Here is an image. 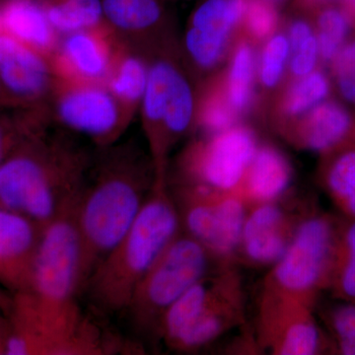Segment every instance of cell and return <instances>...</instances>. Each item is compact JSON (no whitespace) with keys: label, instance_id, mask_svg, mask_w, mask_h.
I'll return each mask as SVG.
<instances>
[{"label":"cell","instance_id":"1","mask_svg":"<svg viewBox=\"0 0 355 355\" xmlns=\"http://www.w3.org/2000/svg\"><path fill=\"white\" fill-rule=\"evenodd\" d=\"M77 202L43 228L29 288L21 300L22 331L36 354L102 352L99 338L77 303L83 291Z\"/></svg>","mask_w":355,"mask_h":355},{"label":"cell","instance_id":"2","mask_svg":"<svg viewBox=\"0 0 355 355\" xmlns=\"http://www.w3.org/2000/svg\"><path fill=\"white\" fill-rule=\"evenodd\" d=\"M88 169L81 149L38 130L0 165V205L44 227L79 200Z\"/></svg>","mask_w":355,"mask_h":355},{"label":"cell","instance_id":"3","mask_svg":"<svg viewBox=\"0 0 355 355\" xmlns=\"http://www.w3.org/2000/svg\"><path fill=\"white\" fill-rule=\"evenodd\" d=\"M86 182L76 207L83 291L89 277L128 232L153 189L155 171L133 150L118 149L103 159Z\"/></svg>","mask_w":355,"mask_h":355},{"label":"cell","instance_id":"4","mask_svg":"<svg viewBox=\"0 0 355 355\" xmlns=\"http://www.w3.org/2000/svg\"><path fill=\"white\" fill-rule=\"evenodd\" d=\"M181 232L179 211L166 178H155L132 225L89 277L84 291L92 304L105 314L127 311L139 282Z\"/></svg>","mask_w":355,"mask_h":355},{"label":"cell","instance_id":"5","mask_svg":"<svg viewBox=\"0 0 355 355\" xmlns=\"http://www.w3.org/2000/svg\"><path fill=\"white\" fill-rule=\"evenodd\" d=\"M340 223V216L313 205L286 253L270 266L261 293L298 299L317 308L320 296L330 286Z\"/></svg>","mask_w":355,"mask_h":355},{"label":"cell","instance_id":"6","mask_svg":"<svg viewBox=\"0 0 355 355\" xmlns=\"http://www.w3.org/2000/svg\"><path fill=\"white\" fill-rule=\"evenodd\" d=\"M219 265L200 243L182 230L133 293L127 311L137 330L158 335L168 308Z\"/></svg>","mask_w":355,"mask_h":355},{"label":"cell","instance_id":"7","mask_svg":"<svg viewBox=\"0 0 355 355\" xmlns=\"http://www.w3.org/2000/svg\"><path fill=\"white\" fill-rule=\"evenodd\" d=\"M140 109L155 177H166L169 149L190 130L196 118L193 89L171 60H158L149 65L148 81Z\"/></svg>","mask_w":355,"mask_h":355},{"label":"cell","instance_id":"8","mask_svg":"<svg viewBox=\"0 0 355 355\" xmlns=\"http://www.w3.org/2000/svg\"><path fill=\"white\" fill-rule=\"evenodd\" d=\"M182 230L202 245L218 263H237L248 205L237 193L181 184L172 193Z\"/></svg>","mask_w":355,"mask_h":355},{"label":"cell","instance_id":"9","mask_svg":"<svg viewBox=\"0 0 355 355\" xmlns=\"http://www.w3.org/2000/svg\"><path fill=\"white\" fill-rule=\"evenodd\" d=\"M258 146L253 130L241 125L196 142L182 159V184L236 193Z\"/></svg>","mask_w":355,"mask_h":355},{"label":"cell","instance_id":"10","mask_svg":"<svg viewBox=\"0 0 355 355\" xmlns=\"http://www.w3.org/2000/svg\"><path fill=\"white\" fill-rule=\"evenodd\" d=\"M316 309L298 299L261 293L259 347L275 355L334 354L330 336L318 324Z\"/></svg>","mask_w":355,"mask_h":355},{"label":"cell","instance_id":"11","mask_svg":"<svg viewBox=\"0 0 355 355\" xmlns=\"http://www.w3.org/2000/svg\"><path fill=\"white\" fill-rule=\"evenodd\" d=\"M244 323L245 292L241 275L236 263H222L207 275L197 315L170 349L180 352H197Z\"/></svg>","mask_w":355,"mask_h":355},{"label":"cell","instance_id":"12","mask_svg":"<svg viewBox=\"0 0 355 355\" xmlns=\"http://www.w3.org/2000/svg\"><path fill=\"white\" fill-rule=\"evenodd\" d=\"M53 95L58 121L99 146L113 144L130 123L120 102L104 84L58 78Z\"/></svg>","mask_w":355,"mask_h":355},{"label":"cell","instance_id":"13","mask_svg":"<svg viewBox=\"0 0 355 355\" xmlns=\"http://www.w3.org/2000/svg\"><path fill=\"white\" fill-rule=\"evenodd\" d=\"M314 203L297 214L284 200L248 207L236 261L254 266H272L286 253L299 224Z\"/></svg>","mask_w":355,"mask_h":355},{"label":"cell","instance_id":"14","mask_svg":"<svg viewBox=\"0 0 355 355\" xmlns=\"http://www.w3.org/2000/svg\"><path fill=\"white\" fill-rule=\"evenodd\" d=\"M0 80L15 108L35 109L57 84L50 58L0 32Z\"/></svg>","mask_w":355,"mask_h":355},{"label":"cell","instance_id":"15","mask_svg":"<svg viewBox=\"0 0 355 355\" xmlns=\"http://www.w3.org/2000/svg\"><path fill=\"white\" fill-rule=\"evenodd\" d=\"M248 0H203L191 14L184 48L193 64L209 70L227 51L233 32L244 20Z\"/></svg>","mask_w":355,"mask_h":355},{"label":"cell","instance_id":"16","mask_svg":"<svg viewBox=\"0 0 355 355\" xmlns=\"http://www.w3.org/2000/svg\"><path fill=\"white\" fill-rule=\"evenodd\" d=\"M112 33L105 24L65 35L50 57L58 78L106 85L118 46Z\"/></svg>","mask_w":355,"mask_h":355},{"label":"cell","instance_id":"17","mask_svg":"<svg viewBox=\"0 0 355 355\" xmlns=\"http://www.w3.org/2000/svg\"><path fill=\"white\" fill-rule=\"evenodd\" d=\"M43 228L0 205V277L23 291L29 288Z\"/></svg>","mask_w":355,"mask_h":355},{"label":"cell","instance_id":"18","mask_svg":"<svg viewBox=\"0 0 355 355\" xmlns=\"http://www.w3.org/2000/svg\"><path fill=\"white\" fill-rule=\"evenodd\" d=\"M292 167L277 147L258 146L239 189L248 207L284 198L292 183Z\"/></svg>","mask_w":355,"mask_h":355},{"label":"cell","instance_id":"19","mask_svg":"<svg viewBox=\"0 0 355 355\" xmlns=\"http://www.w3.org/2000/svg\"><path fill=\"white\" fill-rule=\"evenodd\" d=\"M296 146L322 154L354 139V123L347 110L336 102H322L289 132Z\"/></svg>","mask_w":355,"mask_h":355},{"label":"cell","instance_id":"20","mask_svg":"<svg viewBox=\"0 0 355 355\" xmlns=\"http://www.w3.org/2000/svg\"><path fill=\"white\" fill-rule=\"evenodd\" d=\"M0 30L49 58L58 44V34L40 0H0Z\"/></svg>","mask_w":355,"mask_h":355},{"label":"cell","instance_id":"21","mask_svg":"<svg viewBox=\"0 0 355 355\" xmlns=\"http://www.w3.org/2000/svg\"><path fill=\"white\" fill-rule=\"evenodd\" d=\"M323 155L322 188L340 216L355 219V137Z\"/></svg>","mask_w":355,"mask_h":355},{"label":"cell","instance_id":"22","mask_svg":"<svg viewBox=\"0 0 355 355\" xmlns=\"http://www.w3.org/2000/svg\"><path fill=\"white\" fill-rule=\"evenodd\" d=\"M149 65L140 55L116 46L106 86L120 102L128 118L140 107L148 81Z\"/></svg>","mask_w":355,"mask_h":355},{"label":"cell","instance_id":"23","mask_svg":"<svg viewBox=\"0 0 355 355\" xmlns=\"http://www.w3.org/2000/svg\"><path fill=\"white\" fill-rule=\"evenodd\" d=\"M102 6L106 25L123 34L149 31L164 16L160 0H102Z\"/></svg>","mask_w":355,"mask_h":355},{"label":"cell","instance_id":"24","mask_svg":"<svg viewBox=\"0 0 355 355\" xmlns=\"http://www.w3.org/2000/svg\"><path fill=\"white\" fill-rule=\"evenodd\" d=\"M44 6L49 21L58 35L65 36L106 24L102 0H57Z\"/></svg>","mask_w":355,"mask_h":355},{"label":"cell","instance_id":"25","mask_svg":"<svg viewBox=\"0 0 355 355\" xmlns=\"http://www.w3.org/2000/svg\"><path fill=\"white\" fill-rule=\"evenodd\" d=\"M334 298L355 303V219L340 216L330 286Z\"/></svg>","mask_w":355,"mask_h":355},{"label":"cell","instance_id":"26","mask_svg":"<svg viewBox=\"0 0 355 355\" xmlns=\"http://www.w3.org/2000/svg\"><path fill=\"white\" fill-rule=\"evenodd\" d=\"M256 69V55L253 46L242 42L231 60L225 92L229 103L236 113H243L251 106L253 100L254 77Z\"/></svg>","mask_w":355,"mask_h":355},{"label":"cell","instance_id":"27","mask_svg":"<svg viewBox=\"0 0 355 355\" xmlns=\"http://www.w3.org/2000/svg\"><path fill=\"white\" fill-rule=\"evenodd\" d=\"M330 91L329 79L320 70L297 77L287 89L282 103V111L288 119H298L324 102Z\"/></svg>","mask_w":355,"mask_h":355},{"label":"cell","instance_id":"28","mask_svg":"<svg viewBox=\"0 0 355 355\" xmlns=\"http://www.w3.org/2000/svg\"><path fill=\"white\" fill-rule=\"evenodd\" d=\"M338 301L322 309V320L333 343L334 354L355 355V303Z\"/></svg>","mask_w":355,"mask_h":355},{"label":"cell","instance_id":"29","mask_svg":"<svg viewBox=\"0 0 355 355\" xmlns=\"http://www.w3.org/2000/svg\"><path fill=\"white\" fill-rule=\"evenodd\" d=\"M291 44L289 67L294 77L307 76L316 67L319 58V46L312 26L306 20L296 19L291 22L288 31Z\"/></svg>","mask_w":355,"mask_h":355},{"label":"cell","instance_id":"30","mask_svg":"<svg viewBox=\"0 0 355 355\" xmlns=\"http://www.w3.org/2000/svg\"><path fill=\"white\" fill-rule=\"evenodd\" d=\"M352 21L343 9L324 7L318 14L317 40L320 57L331 62L345 46Z\"/></svg>","mask_w":355,"mask_h":355},{"label":"cell","instance_id":"31","mask_svg":"<svg viewBox=\"0 0 355 355\" xmlns=\"http://www.w3.org/2000/svg\"><path fill=\"white\" fill-rule=\"evenodd\" d=\"M291 58L288 37L275 34L266 42L261 51L260 79L266 88H273L282 80L284 69Z\"/></svg>","mask_w":355,"mask_h":355},{"label":"cell","instance_id":"32","mask_svg":"<svg viewBox=\"0 0 355 355\" xmlns=\"http://www.w3.org/2000/svg\"><path fill=\"white\" fill-rule=\"evenodd\" d=\"M237 116L225 92H214L203 99L198 121L205 132L216 135L234 127Z\"/></svg>","mask_w":355,"mask_h":355},{"label":"cell","instance_id":"33","mask_svg":"<svg viewBox=\"0 0 355 355\" xmlns=\"http://www.w3.org/2000/svg\"><path fill=\"white\" fill-rule=\"evenodd\" d=\"M243 23L254 39L272 37L279 23L277 6L268 0H248Z\"/></svg>","mask_w":355,"mask_h":355},{"label":"cell","instance_id":"34","mask_svg":"<svg viewBox=\"0 0 355 355\" xmlns=\"http://www.w3.org/2000/svg\"><path fill=\"white\" fill-rule=\"evenodd\" d=\"M334 73L340 93L355 104V40L345 44L333 60Z\"/></svg>","mask_w":355,"mask_h":355},{"label":"cell","instance_id":"35","mask_svg":"<svg viewBox=\"0 0 355 355\" xmlns=\"http://www.w3.org/2000/svg\"><path fill=\"white\" fill-rule=\"evenodd\" d=\"M15 130L8 120L0 121V165L8 157L9 151L13 147Z\"/></svg>","mask_w":355,"mask_h":355},{"label":"cell","instance_id":"36","mask_svg":"<svg viewBox=\"0 0 355 355\" xmlns=\"http://www.w3.org/2000/svg\"><path fill=\"white\" fill-rule=\"evenodd\" d=\"M0 108H15L13 102L11 101L9 96L7 95L6 89L0 80Z\"/></svg>","mask_w":355,"mask_h":355},{"label":"cell","instance_id":"37","mask_svg":"<svg viewBox=\"0 0 355 355\" xmlns=\"http://www.w3.org/2000/svg\"><path fill=\"white\" fill-rule=\"evenodd\" d=\"M343 1L345 6V12L349 16L352 24L355 18V0H343Z\"/></svg>","mask_w":355,"mask_h":355},{"label":"cell","instance_id":"38","mask_svg":"<svg viewBox=\"0 0 355 355\" xmlns=\"http://www.w3.org/2000/svg\"><path fill=\"white\" fill-rule=\"evenodd\" d=\"M333 0H298L299 6L305 7H315L324 6Z\"/></svg>","mask_w":355,"mask_h":355},{"label":"cell","instance_id":"39","mask_svg":"<svg viewBox=\"0 0 355 355\" xmlns=\"http://www.w3.org/2000/svg\"><path fill=\"white\" fill-rule=\"evenodd\" d=\"M268 1L272 2V3L275 4L277 6L279 2L284 1V0H268Z\"/></svg>","mask_w":355,"mask_h":355},{"label":"cell","instance_id":"40","mask_svg":"<svg viewBox=\"0 0 355 355\" xmlns=\"http://www.w3.org/2000/svg\"><path fill=\"white\" fill-rule=\"evenodd\" d=\"M40 1L43 2V3H51V2L57 1V0H40Z\"/></svg>","mask_w":355,"mask_h":355},{"label":"cell","instance_id":"41","mask_svg":"<svg viewBox=\"0 0 355 355\" xmlns=\"http://www.w3.org/2000/svg\"><path fill=\"white\" fill-rule=\"evenodd\" d=\"M0 32H1V30H0Z\"/></svg>","mask_w":355,"mask_h":355}]
</instances>
